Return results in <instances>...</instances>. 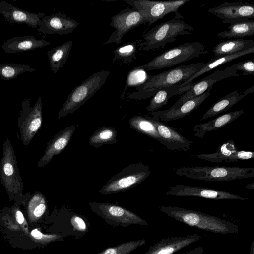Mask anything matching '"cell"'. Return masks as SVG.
Returning <instances> with one entry per match:
<instances>
[{
    "instance_id": "cell-1",
    "label": "cell",
    "mask_w": 254,
    "mask_h": 254,
    "mask_svg": "<svg viewBox=\"0 0 254 254\" xmlns=\"http://www.w3.org/2000/svg\"><path fill=\"white\" fill-rule=\"evenodd\" d=\"M204 63L182 65L158 74L149 75L146 81L135 87V91L127 94L133 100H141L153 95L159 89L181 84L200 71Z\"/></svg>"
},
{
    "instance_id": "cell-2",
    "label": "cell",
    "mask_w": 254,
    "mask_h": 254,
    "mask_svg": "<svg viewBox=\"0 0 254 254\" xmlns=\"http://www.w3.org/2000/svg\"><path fill=\"white\" fill-rule=\"evenodd\" d=\"M162 212L191 227L215 233L227 234L238 232V226L229 221L193 210L176 206H161Z\"/></svg>"
},
{
    "instance_id": "cell-3",
    "label": "cell",
    "mask_w": 254,
    "mask_h": 254,
    "mask_svg": "<svg viewBox=\"0 0 254 254\" xmlns=\"http://www.w3.org/2000/svg\"><path fill=\"white\" fill-rule=\"evenodd\" d=\"M179 176L200 181H230L254 176V168L229 166H195L175 168Z\"/></svg>"
},
{
    "instance_id": "cell-4",
    "label": "cell",
    "mask_w": 254,
    "mask_h": 254,
    "mask_svg": "<svg viewBox=\"0 0 254 254\" xmlns=\"http://www.w3.org/2000/svg\"><path fill=\"white\" fill-rule=\"evenodd\" d=\"M3 156L0 162V182L9 196L10 201L21 204L23 183L18 167L14 148L8 138L3 144Z\"/></svg>"
},
{
    "instance_id": "cell-5",
    "label": "cell",
    "mask_w": 254,
    "mask_h": 254,
    "mask_svg": "<svg viewBox=\"0 0 254 254\" xmlns=\"http://www.w3.org/2000/svg\"><path fill=\"white\" fill-rule=\"evenodd\" d=\"M193 28L182 19L174 18L156 25L143 35L145 41L139 45L140 50L164 48L179 36L190 34Z\"/></svg>"
},
{
    "instance_id": "cell-6",
    "label": "cell",
    "mask_w": 254,
    "mask_h": 254,
    "mask_svg": "<svg viewBox=\"0 0 254 254\" xmlns=\"http://www.w3.org/2000/svg\"><path fill=\"white\" fill-rule=\"evenodd\" d=\"M204 52L205 47L202 43L198 41L185 43L165 51L140 66L149 70L172 67L197 58Z\"/></svg>"
},
{
    "instance_id": "cell-7",
    "label": "cell",
    "mask_w": 254,
    "mask_h": 254,
    "mask_svg": "<svg viewBox=\"0 0 254 254\" xmlns=\"http://www.w3.org/2000/svg\"><path fill=\"white\" fill-rule=\"evenodd\" d=\"M110 71L95 72L80 84L76 86L58 113L59 118L73 113L89 100L105 83Z\"/></svg>"
},
{
    "instance_id": "cell-8",
    "label": "cell",
    "mask_w": 254,
    "mask_h": 254,
    "mask_svg": "<svg viewBox=\"0 0 254 254\" xmlns=\"http://www.w3.org/2000/svg\"><path fill=\"white\" fill-rule=\"evenodd\" d=\"M151 173L147 165L142 163L130 164L112 177L100 189L102 195L123 192L141 183Z\"/></svg>"
},
{
    "instance_id": "cell-9",
    "label": "cell",
    "mask_w": 254,
    "mask_h": 254,
    "mask_svg": "<svg viewBox=\"0 0 254 254\" xmlns=\"http://www.w3.org/2000/svg\"><path fill=\"white\" fill-rule=\"evenodd\" d=\"M42 98L39 97L33 107L30 106V99L24 98L17 121L20 140L24 145L32 141L42 123Z\"/></svg>"
},
{
    "instance_id": "cell-10",
    "label": "cell",
    "mask_w": 254,
    "mask_h": 254,
    "mask_svg": "<svg viewBox=\"0 0 254 254\" xmlns=\"http://www.w3.org/2000/svg\"><path fill=\"white\" fill-rule=\"evenodd\" d=\"M190 0L156 1L148 0H125V1L139 10L146 19L150 26L158 20L163 19L166 14L170 12L175 13V18L184 19V17L178 12V9Z\"/></svg>"
},
{
    "instance_id": "cell-11",
    "label": "cell",
    "mask_w": 254,
    "mask_h": 254,
    "mask_svg": "<svg viewBox=\"0 0 254 254\" xmlns=\"http://www.w3.org/2000/svg\"><path fill=\"white\" fill-rule=\"evenodd\" d=\"M147 22L143 14L135 8H126L113 16L110 26L115 29L105 44H120L124 36L137 26Z\"/></svg>"
},
{
    "instance_id": "cell-12",
    "label": "cell",
    "mask_w": 254,
    "mask_h": 254,
    "mask_svg": "<svg viewBox=\"0 0 254 254\" xmlns=\"http://www.w3.org/2000/svg\"><path fill=\"white\" fill-rule=\"evenodd\" d=\"M91 210L103 218L113 224L127 226L130 224L147 225V222L135 213L126 208L108 203H89Z\"/></svg>"
},
{
    "instance_id": "cell-13",
    "label": "cell",
    "mask_w": 254,
    "mask_h": 254,
    "mask_svg": "<svg viewBox=\"0 0 254 254\" xmlns=\"http://www.w3.org/2000/svg\"><path fill=\"white\" fill-rule=\"evenodd\" d=\"M208 12L225 24H234L254 18V5L246 2H226L210 8Z\"/></svg>"
},
{
    "instance_id": "cell-14",
    "label": "cell",
    "mask_w": 254,
    "mask_h": 254,
    "mask_svg": "<svg viewBox=\"0 0 254 254\" xmlns=\"http://www.w3.org/2000/svg\"><path fill=\"white\" fill-rule=\"evenodd\" d=\"M165 194L175 196H193L214 200L247 199V198L228 191L183 184L176 185L169 187Z\"/></svg>"
},
{
    "instance_id": "cell-15",
    "label": "cell",
    "mask_w": 254,
    "mask_h": 254,
    "mask_svg": "<svg viewBox=\"0 0 254 254\" xmlns=\"http://www.w3.org/2000/svg\"><path fill=\"white\" fill-rule=\"evenodd\" d=\"M240 74L233 67H227L225 69L216 70L211 74L199 80L197 82L192 83L191 87L186 92L182 94L178 100L170 108H175L187 101L196 97L207 91H210L213 85L221 80L231 77H237Z\"/></svg>"
},
{
    "instance_id": "cell-16",
    "label": "cell",
    "mask_w": 254,
    "mask_h": 254,
    "mask_svg": "<svg viewBox=\"0 0 254 254\" xmlns=\"http://www.w3.org/2000/svg\"><path fill=\"white\" fill-rule=\"evenodd\" d=\"M159 135L160 142L169 150H181L187 152L190 149L193 142L186 138L176 129L165 124L159 119L151 117Z\"/></svg>"
},
{
    "instance_id": "cell-17",
    "label": "cell",
    "mask_w": 254,
    "mask_h": 254,
    "mask_svg": "<svg viewBox=\"0 0 254 254\" xmlns=\"http://www.w3.org/2000/svg\"><path fill=\"white\" fill-rule=\"evenodd\" d=\"M79 23L65 14L58 12L41 18L38 31L44 34L64 35L72 33Z\"/></svg>"
},
{
    "instance_id": "cell-18",
    "label": "cell",
    "mask_w": 254,
    "mask_h": 254,
    "mask_svg": "<svg viewBox=\"0 0 254 254\" xmlns=\"http://www.w3.org/2000/svg\"><path fill=\"white\" fill-rule=\"evenodd\" d=\"M0 13L11 24H25L33 28L40 26L41 18L45 16L43 13L25 11L4 0L0 1Z\"/></svg>"
},
{
    "instance_id": "cell-19",
    "label": "cell",
    "mask_w": 254,
    "mask_h": 254,
    "mask_svg": "<svg viewBox=\"0 0 254 254\" xmlns=\"http://www.w3.org/2000/svg\"><path fill=\"white\" fill-rule=\"evenodd\" d=\"M75 128V125H71L58 132L47 143L45 151L38 162L39 167L46 166L55 155L61 153L70 142Z\"/></svg>"
},
{
    "instance_id": "cell-20",
    "label": "cell",
    "mask_w": 254,
    "mask_h": 254,
    "mask_svg": "<svg viewBox=\"0 0 254 254\" xmlns=\"http://www.w3.org/2000/svg\"><path fill=\"white\" fill-rule=\"evenodd\" d=\"M210 91H207L175 108L151 112L152 117L158 119L161 121H170L183 118L198 107L210 95Z\"/></svg>"
},
{
    "instance_id": "cell-21",
    "label": "cell",
    "mask_w": 254,
    "mask_h": 254,
    "mask_svg": "<svg viewBox=\"0 0 254 254\" xmlns=\"http://www.w3.org/2000/svg\"><path fill=\"white\" fill-rule=\"evenodd\" d=\"M201 236L198 235H189L182 237L163 238L143 254H173L183 248L199 240Z\"/></svg>"
},
{
    "instance_id": "cell-22",
    "label": "cell",
    "mask_w": 254,
    "mask_h": 254,
    "mask_svg": "<svg viewBox=\"0 0 254 254\" xmlns=\"http://www.w3.org/2000/svg\"><path fill=\"white\" fill-rule=\"evenodd\" d=\"M44 39H37L33 35L17 36L9 39L1 46L7 54H12L34 50L50 45Z\"/></svg>"
},
{
    "instance_id": "cell-23",
    "label": "cell",
    "mask_w": 254,
    "mask_h": 254,
    "mask_svg": "<svg viewBox=\"0 0 254 254\" xmlns=\"http://www.w3.org/2000/svg\"><path fill=\"white\" fill-rule=\"evenodd\" d=\"M21 203L26 205L27 216L30 224L37 223L47 210V202L44 195L39 191L32 195L27 193L23 197Z\"/></svg>"
},
{
    "instance_id": "cell-24",
    "label": "cell",
    "mask_w": 254,
    "mask_h": 254,
    "mask_svg": "<svg viewBox=\"0 0 254 254\" xmlns=\"http://www.w3.org/2000/svg\"><path fill=\"white\" fill-rule=\"evenodd\" d=\"M243 113V110L232 111L208 122L196 125L193 128L194 136L202 138L208 132L219 129L234 121Z\"/></svg>"
},
{
    "instance_id": "cell-25",
    "label": "cell",
    "mask_w": 254,
    "mask_h": 254,
    "mask_svg": "<svg viewBox=\"0 0 254 254\" xmlns=\"http://www.w3.org/2000/svg\"><path fill=\"white\" fill-rule=\"evenodd\" d=\"M254 47L253 40L230 39L218 43L213 52L215 58L232 55L247 50Z\"/></svg>"
},
{
    "instance_id": "cell-26",
    "label": "cell",
    "mask_w": 254,
    "mask_h": 254,
    "mask_svg": "<svg viewBox=\"0 0 254 254\" xmlns=\"http://www.w3.org/2000/svg\"><path fill=\"white\" fill-rule=\"evenodd\" d=\"M245 96L242 92H239L238 90L229 93L214 103L203 114L200 121L212 117L229 110Z\"/></svg>"
},
{
    "instance_id": "cell-27",
    "label": "cell",
    "mask_w": 254,
    "mask_h": 254,
    "mask_svg": "<svg viewBox=\"0 0 254 254\" xmlns=\"http://www.w3.org/2000/svg\"><path fill=\"white\" fill-rule=\"evenodd\" d=\"M190 85L182 87L180 84H178L173 87L158 90L150 100L149 104L145 107V109L150 112H154L166 105L170 97L175 95L181 94L183 92H186L190 88Z\"/></svg>"
},
{
    "instance_id": "cell-28",
    "label": "cell",
    "mask_w": 254,
    "mask_h": 254,
    "mask_svg": "<svg viewBox=\"0 0 254 254\" xmlns=\"http://www.w3.org/2000/svg\"><path fill=\"white\" fill-rule=\"evenodd\" d=\"M254 52V47L251 48L247 50L242 51L236 54L222 56L218 58H214L210 60L203 68L198 72L196 73L191 77L185 81L184 82L180 84V86L184 87L190 85L192 83V81L196 78L202 75L206 72L219 66L222 64H225L228 62H231L238 58L244 56L246 55L253 53Z\"/></svg>"
},
{
    "instance_id": "cell-29",
    "label": "cell",
    "mask_w": 254,
    "mask_h": 254,
    "mask_svg": "<svg viewBox=\"0 0 254 254\" xmlns=\"http://www.w3.org/2000/svg\"><path fill=\"white\" fill-rule=\"evenodd\" d=\"M73 41L56 46L47 53L52 71L56 73L65 64L70 53Z\"/></svg>"
},
{
    "instance_id": "cell-30",
    "label": "cell",
    "mask_w": 254,
    "mask_h": 254,
    "mask_svg": "<svg viewBox=\"0 0 254 254\" xmlns=\"http://www.w3.org/2000/svg\"><path fill=\"white\" fill-rule=\"evenodd\" d=\"M228 30L217 34V36L228 39H240L254 35V21L248 20L243 22L231 24Z\"/></svg>"
},
{
    "instance_id": "cell-31",
    "label": "cell",
    "mask_w": 254,
    "mask_h": 254,
    "mask_svg": "<svg viewBox=\"0 0 254 254\" xmlns=\"http://www.w3.org/2000/svg\"><path fill=\"white\" fill-rule=\"evenodd\" d=\"M129 127L140 133L146 135L152 138L160 141L156 127L148 116H136L129 120Z\"/></svg>"
},
{
    "instance_id": "cell-32",
    "label": "cell",
    "mask_w": 254,
    "mask_h": 254,
    "mask_svg": "<svg viewBox=\"0 0 254 254\" xmlns=\"http://www.w3.org/2000/svg\"><path fill=\"white\" fill-rule=\"evenodd\" d=\"M117 132L116 129L109 126H102L96 130L89 139V144L96 148L104 145L117 143Z\"/></svg>"
},
{
    "instance_id": "cell-33",
    "label": "cell",
    "mask_w": 254,
    "mask_h": 254,
    "mask_svg": "<svg viewBox=\"0 0 254 254\" xmlns=\"http://www.w3.org/2000/svg\"><path fill=\"white\" fill-rule=\"evenodd\" d=\"M238 150L234 141L228 140L222 144L215 153H202L195 156L205 161L220 163L226 162L227 159Z\"/></svg>"
},
{
    "instance_id": "cell-34",
    "label": "cell",
    "mask_w": 254,
    "mask_h": 254,
    "mask_svg": "<svg viewBox=\"0 0 254 254\" xmlns=\"http://www.w3.org/2000/svg\"><path fill=\"white\" fill-rule=\"evenodd\" d=\"M35 70L33 67L25 64L13 63L0 64V77L5 80L14 79L21 74L26 72H33Z\"/></svg>"
},
{
    "instance_id": "cell-35",
    "label": "cell",
    "mask_w": 254,
    "mask_h": 254,
    "mask_svg": "<svg viewBox=\"0 0 254 254\" xmlns=\"http://www.w3.org/2000/svg\"><path fill=\"white\" fill-rule=\"evenodd\" d=\"M137 46V42L127 43L119 46L113 52L115 56L113 62L121 60L126 64L130 63L136 58Z\"/></svg>"
},
{
    "instance_id": "cell-36",
    "label": "cell",
    "mask_w": 254,
    "mask_h": 254,
    "mask_svg": "<svg viewBox=\"0 0 254 254\" xmlns=\"http://www.w3.org/2000/svg\"><path fill=\"white\" fill-rule=\"evenodd\" d=\"M148 76L145 69L140 66L130 70L127 75L126 84L121 94V99H124L126 91L128 87L142 85L146 81Z\"/></svg>"
},
{
    "instance_id": "cell-37",
    "label": "cell",
    "mask_w": 254,
    "mask_h": 254,
    "mask_svg": "<svg viewBox=\"0 0 254 254\" xmlns=\"http://www.w3.org/2000/svg\"><path fill=\"white\" fill-rule=\"evenodd\" d=\"M20 203L16 201L11 208H9V212L12 215V218L8 214L7 221L12 223L16 230L22 231L25 234L29 235L28 225L26 219L20 210Z\"/></svg>"
},
{
    "instance_id": "cell-38",
    "label": "cell",
    "mask_w": 254,
    "mask_h": 254,
    "mask_svg": "<svg viewBox=\"0 0 254 254\" xmlns=\"http://www.w3.org/2000/svg\"><path fill=\"white\" fill-rule=\"evenodd\" d=\"M145 244V240L125 242L115 247L107 248L98 254H129Z\"/></svg>"
},
{
    "instance_id": "cell-39",
    "label": "cell",
    "mask_w": 254,
    "mask_h": 254,
    "mask_svg": "<svg viewBox=\"0 0 254 254\" xmlns=\"http://www.w3.org/2000/svg\"><path fill=\"white\" fill-rule=\"evenodd\" d=\"M29 237L36 243L47 244L59 239L60 236L55 234H44L38 229L32 230L29 233Z\"/></svg>"
},
{
    "instance_id": "cell-40",
    "label": "cell",
    "mask_w": 254,
    "mask_h": 254,
    "mask_svg": "<svg viewBox=\"0 0 254 254\" xmlns=\"http://www.w3.org/2000/svg\"><path fill=\"white\" fill-rule=\"evenodd\" d=\"M237 71H243V75H254V62L253 60H248L239 62L231 65Z\"/></svg>"
},
{
    "instance_id": "cell-41",
    "label": "cell",
    "mask_w": 254,
    "mask_h": 254,
    "mask_svg": "<svg viewBox=\"0 0 254 254\" xmlns=\"http://www.w3.org/2000/svg\"><path fill=\"white\" fill-rule=\"evenodd\" d=\"M254 152L249 151L237 150L233 153L226 161V162H232L253 159Z\"/></svg>"
},
{
    "instance_id": "cell-42",
    "label": "cell",
    "mask_w": 254,
    "mask_h": 254,
    "mask_svg": "<svg viewBox=\"0 0 254 254\" xmlns=\"http://www.w3.org/2000/svg\"><path fill=\"white\" fill-rule=\"evenodd\" d=\"M71 222L72 225L77 230L83 231L86 230V224L81 218L77 216H73L71 219Z\"/></svg>"
},
{
    "instance_id": "cell-43",
    "label": "cell",
    "mask_w": 254,
    "mask_h": 254,
    "mask_svg": "<svg viewBox=\"0 0 254 254\" xmlns=\"http://www.w3.org/2000/svg\"><path fill=\"white\" fill-rule=\"evenodd\" d=\"M204 249L202 247H197L194 249L184 252L181 254H203Z\"/></svg>"
},
{
    "instance_id": "cell-44",
    "label": "cell",
    "mask_w": 254,
    "mask_h": 254,
    "mask_svg": "<svg viewBox=\"0 0 254 254\" xmlns=\"http://www.w3.org/2000/svg\"><path fill=\"white\" fill-rule=\"evenodd\" d=\"M254 91V86H252L251 87L248 88L246 91L243 92V94H245L246 95L249 93H253Z\"/></svg>"
},
{
    "instance_id": "cell-45",
    "label": "cell",
    "mask_w": 254,
    "mask_h": 254,
    "mask_svg": "<svg viewBox=\"0 0 254 254\" xmlns=\"http://www.w3.org/2000/svg\"><path fill=\"white\" fill-rule=\"evenodd\" d=\"M250 254H254V241H253L250 248Z\"/></svg>"
},
{
    "instance_id": "cell-46",
    "label": "cell",
    "mask_w": 254,
    "mask_h": 254,
    "mask_svg": "<svg viewBox=\"0 0 254 254\" xmlns=\"http://www.w3.org/2000/svg\"><path fill=\"white\" fill-rule=\"evenodd\" d=\"M254 182L251 183V184H248L247 185L245 188H246V189H253L254 188Z\"/></svg>"
}]
</instances>
